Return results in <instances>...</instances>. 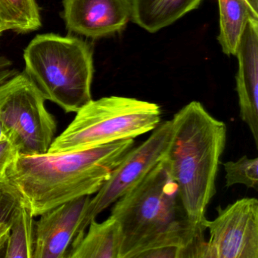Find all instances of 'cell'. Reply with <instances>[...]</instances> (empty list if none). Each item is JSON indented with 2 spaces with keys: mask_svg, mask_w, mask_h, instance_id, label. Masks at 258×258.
Returning <instances> with one entry per match:
<instances>
[{
  "mask_svg": "<svg viewBox=\"0 0 258 258\" xmlns=\"http://www.w3.org/2000/svg\"><path fill=\"white\" fill-rule=\"evenodd\" d=\"M179 203L177 185L164 158L111 208L121 229L120 258H139L165 247H179L185 257L199 258L205 227L191 223Z\"/></svg>",
  "mask_w": 258,
  "mask_h": 258,
  "instance_id": "obj_1",
  "label": "cell"
},
{
  "mask_svg": "<svg viewBox=\"0 0 258 258\" xmlns=\"http://www.w3.org/2000/svg\"><path fill=\"white\" fill-rule=\"evenodd\" d=\"M134 146L128 139L73 152L19 153L6 173L35 217L97 192Z\"/></svg>",
  "mask_w": 258,
  "mask_h": 258,
  "instance_id": "obj_2",
  "label": "cell"
},
{
  "mask_svg": "<svg viewBox=\"0 0 258 258\" xmlns=\"http://www.w3.org/2000/svg\"><path fill=\"white\" fill-rule=\"evenodd\" d=\"M166 155L170 175L188 220L202 225L216 194V179L226 147L227 126L197 101L173 115Z\"/></svg>",
  "mask_w": 258,
  "mask_h": 258,
  "instance_id": "obj_3",
  "label": "cell"
},
{
  "mask_svg": "<svg viewBox=\"0 0 258 258\" xmlns=\"http://www.w3.org/2000/svg\"><path fill=\"white\" fill-rule=\"evenodd\" d=\"M25 73L46 100L77 113L93 100V51L77 37L39 34L24 52Z\"/></svg>",
  "mask_w": 258,
  "mask_h": 258,
  "instance_id": "obj_4",
  "label": "cell"
},
{
  "mask_svg": "<svg viewBox=\"0 0 258 258\" xmlns=\"http://www.w3.org/2000/svg\"><path fill=\"white\" fill-rule=\"evenodd\" d=\"M161 120V108L152 102L115 96L91 100L52 141L48 152L84 150L119 140H134L153 131Z\"/></svg>",
  "mask_w": 258,
  "mask_h": 258,
  "instance_id": "obj_5",
  "label": "cell"
},
{
  "mask_svg": "<svg viewBox=\"0 0 258 258\" xmlns=\"http://www.w3.org/2000/svg\"><path fill=\"white\" fill-rule=\"evenodd\" d=\"M46 99L25 73L16 74L0 85V117L7 137L19 153H46L54 140L56 121Z\"/></svg>",
  "mask_w": 258,
  "mask_h": 258,
  "instance_id": "obj_6",
  "label": "cell"
},
{
  "mask_svg": "<svg viewBox=\"0 0 258 258\" xmlns=\"http://www.w3.org/2000/svg\"><path fill=\"white\" fill-rule=\"evenodd\" d=\"M171 134V120L160 123L146 141L135 149L133 147L126 154L96 196L90 199L78 227L75 244L85 233L92 220H96L99 214L138 183L166 158Z\"/></svg>",
  "mask_w": 258,
  "mask_h": 258,
  "instance_id": "obj_7",
  "label": "cell"
},
{
  "mask_svg": "<svg viewBox=\"0 0 258 258\" xmlns=\"http://www.w3.org/2000/svg\"><path fill=\"white\" fill-rule=\"evenodd\" d=\"M208 229L200 258H258V200L243 198L222 208L212 220L204 219Z\"/></svg>",
  "mask_w": 258,
  "mask_h": 258,
  "instance_id": "obj_8",
  "label": "cell"
},
{
  "mask_svg": "<svg viewBox=\"0 0 258 258\" xmlns=\"http://www.w3.org/2000/svg\"><path fill=\"white\" fill-rule=\"evenodd\" d=\"M71 32L98 39L120 32L131 19V0H63Z\"/></svg>",
  "mask_w": 258,
  "mask_h": 258,
  "instance_id": "obj_9",
  "label": "cell"
},
{
  "mask_svg": "<svg viewBox=\"0 0 258 258\" xmlns=\"http://www.w3.org/2000/svg\"><path fill=\"white\" fill-rule=\"evenodd\" d=\"M90 200V196H83L40 215L35 222L34 258L69 257Z\"/></svg>",
  "mask_w": 258,
  "mask_h": 258,
  "instance_id": "obj_10",
  "label": "cell"
},
{
  "mask_svg": "<svg viewBox=\"0 0 258 258\" xmlns=\"http://www.w3.org/2000/svg\"><path fill=\"white\" fill-rule=\"evenodd\" d=\"M236 75L240 117L258 145V19L248 21L236 52Z\"/></svg>",
  "mask_w": 258,
  "mask_h": 258,
  "instance_id": "obj_11",
  "label": "cell"
},
{
  "mask_svg": "<svg viewBox=\"0 0 258 258\" xmlns=\"http://www.w3.org/2000/svg\"><path fill=\"white\" fill-rule=\"evenodd\" d=\"M88 227L68 258H120L121 229L114 217L110 215L102 223L92 220Z\"/></svg>",
  "mask_w": 258,
  "mask_h": 258,
  "instance_id": "obj_12",
  "label": "cell"
},
{
  "mask_svg": "<svg viewBox=\"0 0 258 258\" xmlns=\"http://www.w3.org/2000/svg\"><path fill=\"white\" fill-rule=\"evenodd\" d=\"M202 0H131V19L149 33H155L199 8Z\"/></svg>",
  "mask_w": 258,
  "mask_h": 258,
  "instance_id": "obj_13",
  "label": "cell"
},
{
  "mask_svg": "<svg viewBox=\"0 0 258 258\" xmlns=\"http://www.w3.org/2000/svg\"><path fill=\"white\" fill-rule=\"evenodd\" d=\"M220 34L218 41L227 55H236L244 28L250 19H258V13L247 0H218Z\"/></svg>",
  "mask_w": 258,
  "mask_h": 258,
  "instance_id": "obj_14",
  "label": "cell"
},
{
  "mask_svg": "<svg viewBox=\"0 0 258 258\" xmlns=\"http://www.w3.org/2000/svg\"><path fill=\"white\" fill-rule=\"evenodd\" d=\"M41 17L36 0H0V29L28 33L41 27Z\"/></svg>",
  "mask_w": 258,
  "mask_h": 258,
  "instance_id": "obj_15",
  "label": "cell"
},
{
  "mask_svg": "<svg viewBox=\"0 0 258 258\" xmlns=\"http://www.w3.org/2000/svg\"><path fill=\"white\" fill-rule=\"evenodd\" d=\"M35 221L31 209L23 203L19 208L10 229L5 257L34 258Z\"/></svg>",
  "mask_w": 258,
  "mask_h": 258,
  "instance_id": "obj_16",
  "label": "cell"
},
{
  "mask_svg": "<svg viewBox=\"0 0 258 258\" xmlns=\"http://www.w3.org/2000/svg\"><path fill=\"white\" fill-rule=\"evenodd\" d=\"M226 186L241 184L247 188L258 190V158L244 155L236 161L223 163Z\"/></svg>",
  "mask_w": 258,
  "mask_h": 258,
  "instance_id": "obj_17",
  "label": "cell"
},
{
  "mask_svg": "<svg viewBox=\"0 0 258 258\" xmlns=\"http://www.w3.org/2000/svg\"><path fill=\"white\" fill-rule=\"evenodd\" d=\"M23 203L20 191L7 173L0 175V232H10L13 220Z\"/></svg>",
  "mask_w": 258,
  "mask_h": 258,
  "instance_id": "obj_18",
  "label": "cell"
},
{
  "mask_svg": "<svg viewBox=\"0 0 258 258\" xmlns=\"http://www.w3.org/2000/svg\"><path fill=\"white\" fill-rule=\"evenodd\" d=\"M19 153L17 148L10 139L0 141V175L7 173V169Z\"/></svg>",
  "mask_w": 258,
  "mask_h": 258,
  "instance_id": "obj_19",
  "label": "cell"
},
{
  "mask_svg": "<svg viewBox=\"0 0 258 258\" xmlns=\"http://www.w3.org/2000/svg\"><path fill=\"white\" fill-rule=\"evenodd\" d=\"M17 74L13 63L9 58L0 56V85Z\"/></svg>",
  "mask_w": 258,
  "mask_h": 258,
  "instance_id": "obj_20",
  "label": "cell"
},
{
  "mask_svg": "<svg viewBox=\"0 0 258 258\" xmlns=\"http://www.w3.org/2000/svg\"><path fill=\"white\" fill-rule=\"evenodd\" d=\"M10 232H0V251L7 246Z\"/></svg>",
  "mask_w": 258,
  "mask_h": 258,
  "instance_id": "obj_21",
  "label": "cell"
},
{
  "mask_svg": "<svg viewBox=\"0 0 258 258\" xmlns=\"http://www.w3.org/2000/svg\"><path fill=\"white\" fill-rule=\"evenodd\" d=\"M6 138H8L7 131H6L5 126H4L2 118L0 117V141Z\"/></svg>",
  "mask_w": 258,
  "mask_h": 258,
  "instance_id": "obj_22",
  "label": "cell"
},
{
  "mask_svg": "<svg viewBox=\"0 0 258 258\" xmlns=\"http://www.w3.org/2000/svg\"><path fill=\"white\" fill-rule=\"evenodd\" d=\"M250 7L256 13H258V0H247Z\"/></svg>",
  "mask_w": 258,
  "mask_h": 258,
  "instance_id": "obj_23",
  "label": "cell"
},
{
  "mask_svg": "<svg viewBox=\"0 0 258 258\" xmlns=\"http://www.w3.org/2000/svg\"><path fill=\"white\" fill-rule=\"evenodd\" d=\"M1 33H2V31H1V29H0V34H1Z\"/></svg>",
  "mask_w": 258,
  "mask_h": 258,
  "instance_id": "obj_24",
  "label": "cell"
}]
</instances>
